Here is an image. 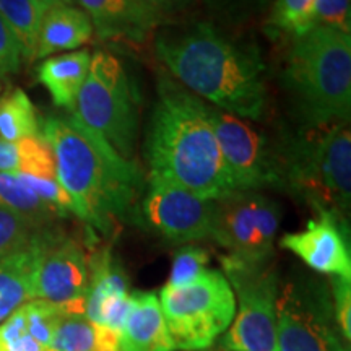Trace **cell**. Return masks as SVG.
<instances>
[{
  "label": "cell",
  "instance_id": "obj_6",
  "mask_svg": "<svg viewBox=\"0 0 351 351\" xmlns=\"http://www.w3.org/2000/svg\"><path fill=\"white\" fill-rule=\"evenodd\" d=\"M70 114L119 155L134 160L140 99L124 64L111 52L96 51L91 56L86 80Z\"/></svg>",
  "mask_w": 351,
  "mask_h": 351
},
{
  "label": "cell",
  "instance_id": "obj_24",
  "mask_svg": "<svg viewBox=\"0 0 351 351\" xmlns=\"http://www.w3.org/2000/svg\"><path fill=\"white\" fill-rule=\"evenodd\" d=\"M117 335L95 326L86 315H64L52 333L49 351H116Z\"/></svg>",
  "mask_w": 351,
  "mask_h": 351
},
{
  "label": "cell",
  "instance_id": "obj_3",
  "mask_svg": "<svg viewBox=\"0 0 351 351\" xmlns=\"http://www.w3.org/2000/svg\"><path fill=\"white\" fill-rule=\"evenodd\" d=\"M145 156L148 181L173 184L208 200L232 192L205 101L168 75L158 80Z\"/></svg>",
  "mask_w": 351,
  "mask_h": 351
},
{
  "label": "cell",
  "instance_id": "obj_19",
  "mask_svg": "<svg viewBox=\"0 0 351 351\" xmlns=\"http://www.w3.org/2000/svg\"><path fill=\"white\" fill-rule=\"evenodd\" d=\"M95 36V26L90 16L80 7L60 0L44 15L39 29L36 59H46L52 54L65 51H77Z\"/></svg>",
  "mask_w": 351,
  "mask_h": 351
},
{
  "label": "cell",
  "instance_id": "obj_26",
  "mask_svg": "<svg viewBox=\"0 0 351 351\" xmlns=\"http://www.w3.org/2000/svg\"><path fill=\"white\" fill-rule=\"evenodd\" d=\"M317 0H275L270 10L269 25L274 32L293 39L314 28Z\"/></svg>",
  "mask_w": 351,
  "mask_h": 351
},
{
  "label": "cell",
  "instance_id": "obj_36",
  "mask_svg": "<svg viewBox=\"0 0 351 351\" xmlns=\"http://www.w3.org/2000/svg\"><path fill=\"white\" fill-rule=\"evenodd\" d=\"M221 351H230V350H221Z\"/></svg>",
  "mask_w": 351,
  "mask_h": 351
},
{
  "label": "cell",
  "instance_id": "obj_30",
  "mask_svg": "<svg viewBox=\"0 0 351 351\" xmlns=\"http://www.w3.org/2000/svg\"><path fill=\"white\" fill-rule=\"evenodd\" d=\"M191 0H134V5L145 32L150 33L158 25L173 19L186 8Z\"/></svg>",
  "mask_w": 351,
  "mask_h": 351
},
{
  "label": "cell",
  "instance_id": "obj_35",
  "mask_svg": "<svg viewBox=\"0 0 351 351\" xmlns=\"http://www.w3.org/2000/svg\"><path fill=\"white\" fill-rule=\"evenodd\" d=\"M2 88H3V86H2V80H0V91H2Z\"/></svg>",
  "mask_w": 351,
  "mask_h": 351
},
{
  "label": "cell",
  "instance_id": "obj_7",
  "mask_svg": "<svg viewBox=\"0 0 351 351\" xmlns=\"http://www.w3.org/2000/svg\"><path fill=\"white\" fill-rule=\"evenodd\" d=\"M158 300L176 350L210 348L236 315V295L219 270L207 269L186 287L165 285Z\"/></svg>",
  "mask_w": 351,
  "mask_h": 351
},
{
  "label": "cell",
  "instance_id": "obj_15",
  "mask_svg": "<svg viewBox=\"0 0 351 351\" xmlns=\"http://www.w3.org/2000/svg\"><path fill=\"white\" fill-rule=\"evenodd\" d=\"M130 311L129 282L109 249L90 252V285L85 315L95 326L117 332L124 326Z\"/></svg>",
  "mask_w": 351,
  "mask_h": 351
},
{
  "label": "cell",
  "instance_id": "obj_33",
  "mask_svg": "<svg viewBox=\"0 0 351 351\" xmlns=\"http://www.w3.org/2000/svg\"><path fill=\"white\" fill-rule=\"evenodd\" d=\"M21 62H23V57H21L20 44L0 16V77L19 73Z\"/></svg>",
  "mask_w": 351,
  "mask_h": 351
},
{
  "label": "cell",
  "instance_id": "obj_10",
  "mask_svg": "<svg viewBox=\"0 0 351 351\" xmlns=\"http://www.w3.org/2000/svg\"><path fill=\"white\" fill-rule=\"evenodd\" d=\"M276 341L280 351H350L333 315L330 287L293 280L280 289Z\"/></svg>",
  "mask_w": 351,
  "mask_h": 351
},
{
  "label": "cell",
  "instance_id": "obj_22",
  "mask_svg": "<svg viewBox=\"0 0 351 351\" xmlns=\"http://www.w3.org/2000/svg\"><path fill=\"white\" fill-rule=\"evenodd\" d=\"M0 208L10 210L39 230L62 219L33 191L21 173H0Z\"/></svg>",
  "mask_w": 351,
  "mask_h": 351
},
{
  "label": "cell",
  "instance_id": "obj_28",
  "mask_svg": "<svg viewBox=\"0 0 351 351\" xmlns=\"http://www.w3.org/2000/svg\"><path fill=\"white\" fill-rule=\"evenodd\" d=\"M38 231L39 228H34L25 218L10 210L0 208V258L28 244Z\"/></svg>",
  "mask_w": 351,
  "mask_h": 351
},
{
  "label": "cell",
  "instance_id": "obj_31",
  "mask_svg": "<svg viewBox=\"0 0 351 351\" xmlns=\"http://www.w3.org/2000/svg\"><path fill=\"white\" fill-rule=\"evenodd\" d=\"M351 0H317L315 3V26L337 29L351 34Z\"/></svg>",
  "mask_w": 351,
  "mask_h": 351
},
{
  "label": "cell",
  "instance_id": "obj_1",
  "mask_svg": "<svg viewBox=\"0 0 351 351\" xmlns=\"http://www.w3.org/2000/svg\"><path fill=\"white\" fill-rule=\"evenodd\" d=\"M39 134L49 143L57 181L72 199L77 218L111 234L134 215L145 186L135 160L119 155L72 114L46 117Z\"/></svg>",
  "mask_w": 351,
  "mask_h": 351
},
{
  "label": "cell",
  "instance_id": "obj_11",
  "mask_svg": "<svg viewBox=\"0 0 351 351\" xmlns=\"http://www.w3.org/2000/svg\"><path fill=\"white\" fill-rule=\"evenodd\" d=\"M232 191L282 187L278 153L249 122L205 103Z\"/></svg>",
  "mask_w": 351,
  "mask_h": 351
},
{
  "label": "cell",
  "instance_id": "obj_5",
  "mask_svg": "<svg viewBox=\"0 0 351 351\" xmlns=\"http://www.w3.org/2000/svg\"><path fill=\"white\" fill-rule=\"evenodd\" d=\"M283 191L317 215L348 225L351 207V134L348 122L307 127L285 138L276 150Z\"/></svg>",
  "mask_w": 351,
  "mask_h": 351
},
{
  "label": "cell",
  "instance_id": "obj_12",
  "mask_svg": "<svg viewBox=\"0 0 351 351\" xmlns=\"http://www.w3.org/2000/svg\"><path fill=\"white\" fill-rule=\"evenodd\" d=\"M140 223L171 243H194L210 238L213 200L160 181H148L137 207Z\"/></svg>",
  "mask_w": 351,
  "mask_h": 351
},
{
  "label": "cell",
  "instance_id": "obj_29",
  "mask_svg": "<svg viewBox=\"0 0 351 351\" xmlns=\"http://www.w3.org/2000/svg\"><path fill=\"white\" fill-rule=\"evenodd\" d=\"M275 0H205L207 7L226 23H243L271 8Z\"/></svg>",
  "mask_w": 351,
  "mask_h": 351
},
{
  "label": "cell",
  "instance_id": "obj_4",
  "mask_svg": "<svg viewBox=\"0 0 351 351\" xmlns=\"http://www.w3.org/2000/svg\"><path fill=\"white\" fill-rule=\"evenodd\" d=\"M283 83L307 127L348 122L351 116V34L314 26L293 39Z\"/></svg>",
  "mask_w": 351,
  "mask_h": 351
},
{
  "label": "cell",
  "instance_id": "obj_23",
  "mask_svg": "<svg viewBox=\"0 0 351 351\" xmlns=\"http://www.w3.org/2000/svg\"><path fill=\"white\" fill-rule=\"evenodd\" d=\"M60 0H0V16L20 44L26 62L36 60L39 29L46 12Z\"/></svg>",
  "mask_w": 351,
  "mask_h": 351
},
{
  "label": "cell",
  "instance_id": "obj_2",
  "mask_svg": "<svg viewBox=\"0 0 351 351\" xmlns=\"http://www.w3.org/2000/svg\"><path fill=\"white\" fill-rule=\"evenodd\" d=\"M160 62L187 91L205 103L247 121H262L269 104L265 64L212 23H197L156 38Z\"/></svg>",
  "mask_w": 351,
  "mask_h": 351
},
{
  "label": "cell",
  "instance_id": "obj_18",
  "mask_svg": "<svg viewBox=\"0 0 351 351\" xmlns=\"http://www.w3.org/2000/svg\"><path fill=\"white\" fill-rule=\"evenodd\" d=\"M155 293L130 295V311L117 335L116 351H174Z\"/></svg>",
  "mask_w": 351,
  "mask_h": 351
},
{
  "label": "cell",
  "instance_id": "obj_14",
  "mask_svg": "<svg viewBox=\"0 0 351 351\" xmlns=\"http://www.w3.org/2000/svg\"><path fill=\"white\" fill-rule=\"evenodd\" d=\"M302 231L285 234L280 244L300 257L309 269L319 274L351 280V254L345 238L346 223L332 215H317Z\"/></svg>",
  "mask_w": 351,
  "mask_h": 351
},
{
  "label": "cell",
  "instance_id": "obj_17",
  "mask_svg": "<svg viewBox=\"0 0 351 351\" xmlns=\"http://www.w3.org/2000/svg\"><path fill=\"white\" fill-rule=\"evenodd\" d=\"M54 230L52 226L39 230L28 244L0 258V324L25 302L34 300V271Z\"/></svg>",
  "mask_w": 351,
  "mask_h": 351
},
{
  "label": "cell",
  "instance_id": "obj_20",
  "mask_svg": "<svg viewBox=\"0 0 351 351\" xmlns=\"http://www.w3.org/2000/svg\"><path fill=\"white\" fill-rule=\"evenodd\" d=\"M90 62V51L82 49L46 57L39 64L38 80L49 91L56 106L67 109L69 112L73 111L78 93L86 80Z\"/></svg>",
  "mask_w": 351,
  "mask_h": 351
},
{
  "label": "cell",
  "instance_id": "obj_27",
  "mask_svg": "<svg viewBox=\"0 0 351 351\" xmlns=\"http://www.w3.org/2000/svg\"><path fill=\"white\" fill-rule=\"evenodd\" d=\"M208 262L210 254L205 249L197 247V245H186L179 249L174 256L171 275L166 285L173 288L186 287L207 270Z\"/></svg>",
  "mask_w": 351,
  "mask_h": 351
},
{
  "label": "cell",
  "instance_id": "obj_9",
  "mask_svg": "<svg viewBox=\"0 0 351 351\" xmlns=\"http://www.w3.org/2000/svg\"><path fill=\"white\" fill-rule=\"evenodd\" d=\"M282 212L257 191H232L213 200L212 234L226 256L245 263H265L274 256Z\"/></svg>",
  "mask_w": 351,
  "mask_h": 351
},
{
  "label": "cell",
  "instance_id": "obj_8",
  "mask_svg": "<svg viewBox=\"0 0 351 351\" xmlns=\"http://www.w3.org/2000/svg\"><path fill=\"white\" fill-rule=\"evenodd\" d=\"M221 265L239 309L223 337V350L280 351L276 341V298L278 274L270 262L245 263L223 256Z\"/></svg>",
  "mask_w": 351,
  "mask_h": 351
},
{
  "label": "cell",
  "instance_id": "obj_21",
  "mask_svg": "<svg viewBox=\"0 0 351 351\" xmlns=\"http://www.w3.org/2000/svg\"><path fill=\"white\" fill-rule=\"evenodd\" d=\"M103 39L140 41L145 34L134 0H75Z\"/></svg>",
  "mask_w": 351,
  "mask_h": 351
},
{
  "label": "cell",
  "instance_id": "obj_16",
  "mask_svg": "<svg viewBox=\"0 0 351 351\" xmlns=\"http://www.w3.org/2000/svg\"><path fill=\"white\" fill-rule=\"evenodd\" d=\"M85 315L80 301L56 304L32 300L0 324V351H49L54 328L64 315Z\"/></svg>",
  "mask_w": 351,
  "mask_h": 351
},
{
  "label": "cell",
  "instance_id": "obj_32",
  "mask_svg": "<svg viewBox=\"0 0 351 351\" xmlns=\"http://www.w3.org/2000/svg\"><path fill=\"white\" fill-rule=\"evenodd\" d=\"M330 295L333 315L345 341L351 340V280L332 276Z\"/></svg>",
  "mask_w": 351,
  "mask_h": 351
},
{
  "label": "cell",
  "instance_id": "obj_13",
  "mask_svg": "<svg viewBox=\"0 0 351 351\" xmlns=\"http://www.w3.org/2000/svg\"><path fill=\"white\" fill-rule=\"evenodd\" d=\"M90 252L80 241L54 230L39 257L33 280L34 300L67 304L86 300Z\"/></svg>",
  "mask_w": 351,
  "mask_h": 351
},
{
  "label": "cell",
  "instance_id": "obj_34",
  "mask_svg": "<svg viewBox=\"0 0 351 351\" xmlns=\"http://www.w3.org/2000/svg\"><path fill=\"white\" fill-rule=\"evenodd\" d=\"M21 148L20 142L8 143L0 140V173H20Z\"/></svg>",
  "mask_w": 351,
  "mask_h": 351
},
{
  "label": "cell",
  "instance_id": "obj_25",
  "mask_svg": "<svg viewBox=\"0 0 351 351\" xmlns=\"http://www.w3.org/2000/svg\"><path fill=\"white\" fill-rule=\"evenodd\" d=\"M41 130L36 108L23 90L16 88L0 98V140L15 143L36 137Z\"/></svg>",
  "mask_w": 351,
  "mask_h": 351
}]
</instances>
